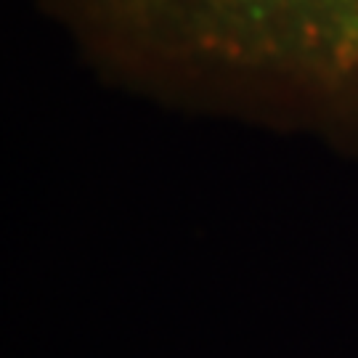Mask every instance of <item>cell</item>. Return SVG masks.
Listing matches in <instances>:
<instances>
[{
    "label": "cell",
    "instance_id": "1",
    "mask_svg": "<svg viewBox=\"0 0 358 358\" xmlns=\"http://www.w3.org/2000/svg\"><path fill=\"white\" fill-rule=\"evenodd\" d=\"M80 8L136 59L324 103L358 96V0H80Z\"/></svg>",
    "mask_w": 358,
    "mask_h": 358
}]
</instances>
